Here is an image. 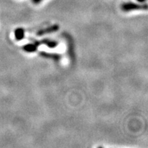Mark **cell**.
<instances>
[{"label":"cell","instance_id":"obj_1","mask_svg":"<svg viewBox=\"0 0 148 148\" xmlns=\"http://www.w3.org/2000/svg\"><path fill=\"white\" fill-rule=\"evenodd\" d=\"M121 9L125 12H128L134 10H147V6L146 4L142 5L133 2H127L121 5Z\"/></svg>","mask_w":148,"mask_h":148},{"label":"cell","instance_id":"obj_2","mask_svg":"<svg viewBox=\"0 0 148 148\" xmlns=\"http://www.w3.org/2000/svg\"><path fill=\"white\" fill-rule=\"evenodd\" d=\"M58 28H59L58 25H53V26H51L49 27H47V28L46 29H41V30L38 31V33H37V35H38V36H42V35L43 34H49V33L56 32V31L58 30Z\"/></svg>","mask_w":148,"mask_h":148},{"label":"cell","instance_id":"obj_3","mask_svg":"<svg viewBox=\"0 0 148 148\" xmlns=\"http://www.w3.org/2000/svg\"><path fill=\"white\" fill-rule=\"evenodd\" d=\"M41 43L45 44V45H47L48 47H55L58 45V42L56 41H54V40H42V42H38L37 44L36 45H40Z\"/></svg>","mask_w":148,"mask_h":148},{"label":"cell","instance_id":"obj_4","mask_svg":"<svg viewBox=\"0 0 148 148\" xmlns=\"http://www.w3.org/2000/svg\"><path fill=\"white\" fill-rule=\"evenodd\" d=\"M24 35H25V33H24V30L22 28L16 29L14 32V36H15L16 39L18 40L23 39Z\"/></svg>","mask_w":148,"mask_h":148},{"label":"cell","instance_id":"obj_5","mask_svg":"<svg viewBox=\"0 0 148 148\" xmlns=\"http://www.w3.org/2000/svg\"><path fill=\"white\" fill-rule=\"evenodd\" d=\"M23 49L27 52H33L36 50V45L34 43L27 44L23 47Z\"/></svg>","mask_w":148,"mask_h":148},{"label":"cell","instance_id":"obj_6","mask_svg":"<svg viewBox=\"0 0 148 148\" xmlns=\"http://www.w3.org/2000/svg\"><path fill=\"white\" fill-rule=\"evenodd\" d=\"M41 1L42 0H32V1L34 3H40Z\"/></svg>","mask_w":148,"mask_h":148},{"label":"cell","instance_id":"obj_7","mask_svg":"<svg viewBox=\"0 0 148 148\" xmlns=\"http://www.w3.org/2000/svg\"><path fill=\"white\" fill-rule=\"evenodd\" d=\"M136 1H139V2H144V1H145V0H136Z\"/></svg>","mask_w":148,"mask_h":148}]
</instances>
